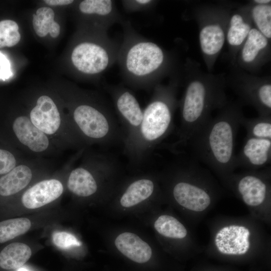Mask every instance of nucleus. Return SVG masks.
Masks as SVG:
<instances>
[{
	"instance_id": "ddd939ff",
	"label": "nucleus",
	"mask_w": 271,
	"mask_h": 271,
	"mask_svg": "<svg viewBox=\"0 0 271 271\" xmlns=\"http://www.w3.org/2000/svg\"><path fill=\"white\" fill-rule=\"evenodd\" d=\"M13 129L19 141L31 151L41 152L48 148L49 141L47 136L36 127L28 117L20 116L16 118Z\"/></svg>"
},
{
	"instance_id": "dca6fc26",
	"label": "nucleus",
	"mask_w": 271,
	"mask_h": 271,
	"mask_svg": "<svg viewBox=\"0 0 271 271\" xmlns=\"http://www.w3.org/2000/svg\"><path fill=\"white\" fill-rule=\"evenodd\" d=\"M67 187L75 195L86 197L95 194L98 184L90 168L81 166L73 170L70 174Z\"/></svg>"
},
{
	"instance_id": "e433bc0d",
	"label": "nucleus",
	"mask_w": 271,
	"mask_h": 271,
	"mask_svg": "<svg viewBox=\"0 0 271 271\" xmlns=\"http://www.w3.org/2000/svg\"><path fill=\"white\" fill-rule=\"evenodd\" d=\"M238 227H239L238 226L232 225V231H234L235 229H238Z\"/></svg>"
},
{
	"instance_id": "9b49d317",
	"label": "nucleus",
	"mask_w": 271,
	"mask_h": 271,
	"mask_svg": "<svg viewBox=\"0 0 271 271\" xmlns=\"http://www.w3.org/2000/svg\"><path fill=\"white\" fill-rule=\"evenodd\" d=\"M78 9L82 14L95 17L103 33L107 34L112 26L122 21L113 1L84 0L79 3Z\"/></svg>"
},
{
	"instance_id": "6ab92c4d",
	"label": "nucleus",
	"mask_w": 271,
	"mask_h": 271,
	"mask_svg": "<svg viewBox=\"0 0 271 271\" xmlns=\"http://www.w3.org/2000/svg\"><path fill=\"white\" fill-rule=\"evenodd\" d=\"M31 255V249L26 244L12 243L0 252V267L5 269L19 268L29 260Z\"/></svg>"
},
{
	"instance_id": "4c0bfd02",
	"label": "nucleus",
	"mask_w": 271,
	"mask_h": 271,
	"mask_svg": "<svg viewBox=\"0 0 271 271\" xmlns=\"http://www.w3.org/2000/svg\"><path fill=\"white\" fill-rule=\"evenodd\" d=\"M215 242V244H216V246L218 247H219L220 246V245H219V242Z\"/></svg>"
},
{
	"instance_id": "c9c22d12",
	"label": "nucleus",
	"mask_w": 271,
	"mask_h": 271,
	"mask_svg": "<svg viewBox=\"0 0 271 271\" xmlns=\"http://www.w3.org/2000/svg\"><path fill=\"white\" fill-rule=\"evenodd\" d=\"M218 249L220 252H221V253H223V251L225 249V248L224 247V246H219V247H218Z\"/></svg>"
},
{
	"instance_id": "aec40b11",
	"label": "nucleus",
	"mask_w": 271,
	"mask_h": 271,
	"mask_svg": "<svg viewBox=\"0 0 271 271\" xmlns=\"http://www.w3.org/2000/svg\"><path fill=\"white\" fill-rule=\"evenodd\" d=\"M199 40L203 52L208 55H213L218 53L224 45V32L219 25L210 24L201 29Z\"/></svg>"
},
{
	"instance_id": "2eb2a0df",
	"label": "nucleus",
	"mask_w": 271,
	"mask_h": 271,
	"mask_svg": "<svg viewBox=\"0 0 271 271\" xmlns=\"http://www.w3.org/2000/svg\"><path fill=\"white\" fill-rule=\"evenodd\" d=\"M260 176L257 174L248 173L240 176L237 180L236 190L248 206H258L266 197L267 185Z\"/></svg>"
},
{
	"instance_id": "cd10ccee",
	"label": "nucleus",
	"mask_w": 271,
	"mask_h": 271,
	"mask_svg": "<svg viewBox=\"0 0 271 271\" xmlns=\"http://www.w3.org/2000/svg\"><path fill=\"white\" fill-rule=\"evenodd\" d=\"M17 23L12 20L0 21V48L12 47L17 45L21 39Z\"/></svg>"
},
{
	"instance_id": "5701e85b",
	"label": "nucleus",
	"mask_w": 271,
	"mask_h": 271,
	"mask_svg": "<svg viewBox=\"0 0 271 271\" xmlns=\"http://www.w3.org/2000/svg\"><path fill=\"white\" fill-rule=\"evenodd\" d=\"M240 125L245 128L246 136L256 139L271 140V117L259 116L251 119L242 116Z\"/></svg>"
},
{
	"instance_id": "393cba45",
	"label": "nucleus",
	"mask_w": 271,
	"mask_h": 271,
	"mask_svg": "<svg viewBox=\"0 0 271 271\" xmlns=\"http://www.w3.org/2000/svg\"><path fill=\"white\" fill-rule=\"evenodd\" d=\"M154 227L160 234L169 238L182 239L187 234L186 229L181 222L167 215L159 216L154 223Z\"/></svg>"
},
{
	"instance_id": "4468645a",
	"label": "nucleus",
	"mask_w": 271,
	"mask_h": 271,
	"mask_svg": "<svg viewBox=\"0 0 271 271\" xmlns=\"http://www.w3.org/2000/svg\"><path fill=\"white\" fill-rule=\"evenodd\" d=\"M117 249L131 261L144 264L151 258L152 250L150 246L137 234L123 232L115 240Z\"/></svg>"
},
{
	"instance_id": "a211bd4d",
	"label": "nucleus",
	"mask_w": 271,
	"mask_h": 271,
	"mask_svg": "<svg viewBox=\"0 0 271 271\" xmlns=\"http://www.w3.org/2000/svg\"><path fill=\"white\" fill-rule=\"evenodd\" d=\"M32 178L29 167L20 165L0 178V195L8 196L17 193L25 188Z\"/></svg>"
},
{
	"instance_id": "bb28decb",
	"label": "nucleus",
	"mask_w": 271,
	"mask_h": 271,
	"mask_svg": "<svg viewBox=\"0 0 271 271\" xmlns=\"http://www.w3.org/2000/svg\"><path fill=\"white\" fill-rule=\"evenodd\" d=\"M252 16L258 30L267 39L271 38V7L257 5L252 10Z\"/></svg>"
},
{
	"instance_id": "4be33fe9",
	"label": "nucleus",
	"mask_w": 271,
	"mask_h": 271,
	"mask_svg": "<svg viewBox=\"0 0 271 271\" xmlns=\"http://www.w3.org/2000/svg\"><path fill=\"white\" fill-rule=\"evenodd\" d=\"M268 44L267 39L257 29H251L241 51V58L246 63L254 61L259 52Z\"/></svg>"
},
{
	"instance_id": "7c9ffc66",
	"label": "nucleus",
	"mask_w": 271,
	"mask_h": 271,
	"mask_svg": "<svg viewBox=\"0 0 271 271\" xmlns=\"http://www.w3.org/2000/svg\"><path fill=\"white\" fill-rule=\"evenodd\" d=\"M16 160L9 151L0 149V175L6 174L14 168Z\"/></svg>"
},
{
	"instance_id": "f704fd0d",
	"label": "nucleus",
	"mask_w": 271,
	"mask_h": 271,
	"mask_svg": "<svg viewBox=\"0 0 271 271\" xmlns=\"http://www.w3.org/2000/svg\"><path fill=\"white\" fill-rule=\"evenodd\" d=\"M222 236V231L221 230H220L217 234L216 235L215 238H220Z\"/></svg>"
},
{
	"instance_id": "2f4dec72",
	"label": "nucleus",
	"mask_w": 271,
	"mask_h": 271,
	"mask_svg": "<svg viewBox=\"0 0 271 271\" xmlns=\"http://www.w3.org/2000/svg\"><path fill=\"white\" fill-rule=\"evenodd\" d=\"M13 75L11 63L7 57L0 52V79L5 80Z\"/></svg>"
},
{
	"instance_id": "1a4fd4ad",
	"label": "nucleus",
	"mask_w": 271,
	"mask_h": 271,
	"mask_svg": "<svg viewBox=\"0 0 271 271\" xmlns=\"http://www.w3.org/2000/svg\"><path fill=\"white\" fill-rule=\"evenodd\" d=\"M30 120L46 134H52L59 129L61 117L56 105L51 98L42 95L30 112Z\"/></svg>"
},
{
	"instance_id": "423d86ee",
	"label": "nucleus",
	"mask_w": 271,
	"mask_h": 271,
	"mask_svg": "<svg viewBox=\"0 0 271 271\" xmlns=\"http://www.w3.org/2000/svg\"><path fill=\"white\" fill-rule=\"evenodd\" d=\"M120 45L107 34L102 35L97 42L79 43L72 52V63L82 74H102L116 62Z\"/></svg>"
},
{
	"instance_id": "412c9836",
	"label": "nucleus",
	"mask_w": 271,
	"mask_h": 271,
	"mask_svg": "<svg viewBox=\"0 0 271 271\" xmlns=\"http://www.w3.org/2000/svg\"><path fill=\"white\" fill-rule=\"evenodd\" d=\"M54 12L49 7L38 9L36 14L33 15V26L38 36L45 37L49 34L53 38L57 37L60 31L58 23L54 21Z\"/></svg>"
},
{
	"instance_id": "f257e3e1",
	"label": "nucleus",
	"mask_w": 271,
	"mask_h": 271,
	"mask_svg": "<svg viewBox=\"0 0 271 271\" xmlns=\"http://www.w3.org/2000/svg\"><path fill=\"white\" fill-rule=\"evenodd\" d=\"M236 106L210 118L190 139L194 159L217 171L229 173L235 168V141L242 116Z\"/></svg>"
},
{
	"instance_id": "72a5a7b5",
	"label": "nucleus",
	"mask_w": 271,
	"mask_h": 271,
	"mask_svg": "<svg viewBox=\"0 0 271 271\" xmlns=\"http://www.w3.org/2000/svg\"><path fill=\"white\" fill-rule=\"evenodd\" d=\"M270 1L269 0H256L254 1V2L257 4V5H268L270 3Z\"/></svg>"
},
{
	"instance_id": "9d476101",
	"label": "nucleus",
	"mask_w": 271,
	"mask_h": 271,
	"mask_svg": "<svg viewBox=\"0 0 271 271\" xmlns=\"http://www.w3.org/2000/svg\"><path fill=\"white\" fill-rule=\"evenodd\" d=\"M63 192V186L60 181L45 180L28 189L22 197V202L27 208H39L58 198Z\"/></svg>"
},
{
	"instance_id": "c756f323",
	"label": "nucleus",
	"mask_w": 271,
	"mask_h": 271,
	"mask_svg": "<svg viewBox=\"0 0 271 271\" xmlns=\"http://www.w3.org/2000/svg\"><path fill=\"white\" fill-rule=\"evenodd\" d=\"M121 2L124 10L129 13L147 11L155 4V1L152 0H126Z\"/></svg>"
},
{
	"instance_id": "c85d7f7f",
	"label": "nucleus",
	"mask_w": 271,
	"mask_h": 271,
	"mask_svg": "<svg viewBox=\"0 0 271 271\" xmlns=\"http://www.w3.org/2000/svg\"><path fill=\"white\" fill-rule=\"evenodd\" d=\"M52 240L54 244L58 247L66 249L72 246H78L80 242L71 233L64 231L53 233Z\"/></svg>"
},
{
	"instance_id": "a878e982",
	"label": "nucleus",
	"mask_w": 271,
	"mask_h": 271,
	"mask_svg": "<svg viewBox=\"0 0 271 271\" xmlns=\"http://www.w3.org/2000/svg\"><path fill=\"white\" fill-rule=\"evenodd\" d=\"M250 29V25L244 21L241 15H233L227 34L228 43L233 46L241 45L246 40Z\"/></svg>"
},
{
	"instance_id": "58836bf2",
	"label": "nucleus",
	"mask_w": 271,
	"mask_h": 271,
	"mask_svg": "<svg viewBox=\"0 0 271 271\" xmlns=\"http://www.w3.org/2000/svg\"><path fill=\"white\" fill-rule=\"evenodd\" d=\"M220 239L219 238H215V242H218L219 241Z\"/></svg>"
},
{
	"instance_id": "39448f33",
	"label": "nucleus",
	"mask_w": 271,
	"mask_h": 271,
	"mask_svg": "<svg viewBox=\"0 0 271 271\" xmlns=\"http://www.w3.org/2000/svg\"><path fill=\"white\" fill-rule=\"evenodd\" d=\"M77 128L86 140L106 147L122 144L123 133L115 112L107 101L82 102L73 111Z\"/></svg>"
},
{
	"instance_id": "473e14b6",
	"label": "nucleus",
	"mask_w": 271,
	"mask_h": 271,
	"mask_svg": "<svg viewBox=\"0 0 271 271\" xmlns=\"http://www.w3.org/2000/svg\"><path fill=\"white\" fill-rule=\"evenodd\" d=\"M46 4L50 6H62L70 5L74 2L73 0H45Z\"/></svg>"
},
{
	"instance_id": "f3484780",
	"label": "nucleus",
	"mask_w": 271,
	"mask_h": 271,
	"mask_svg": "<svg viewBox=\"0 0 271 271\" xmlns=\"http://www.w3.org/2000/svg\"><path fill=\"white\" fill-rule=\"evenodd\" d=\"M152 179L142 178L128 184L120 197L119 202L124 207L135 206L151 197L155 190Z\"/></svg>"
},
{
	"instance_id": "7ed1b4c3",
	"label": "nucleus",
	"mask_w": 271,
	"mask_h": 271,
	"mask_svg": "<svg viewBox=\"0 0 271 271\" xmlns=\"http://www.w3.org/2000/svg\"><path fill=\"white\" fill-rule=\"evenodd\" d=\"M173 85L154 87L153 95L144 109L139 130L124 153L129 164H143L156 147L174 128V114L177 105Z\"/></svg>"
},
{
	"instance_id": "b1692460",
	"label": "nucleus",
	"mask_w": 271,
	"mask_h": 271,
	"mask_svg": "<svg viewBox=\"0 0 271 271\" xmlns=\"http://www.w3.org/2000/svg\"><path fill=\"white\" fill-rule=\"evenodd\" d=\"M30 220L20 217L0 222V243L14 239L26 233L31 228Z\"/></svg>"
},
{
	"instance_id": "20e7f679",
	"label": "nucleus",
	"mask_w": 271,
	"mask_h": 271,
	"mask_svg": "<svg viewBox=\"0 0 271 271\" xmlns=\"http://www.w3.org/2000/svg\"><path fill=\"white\" fill-rule=\"evenodd\" d=\"M222 94L218 89L212 88L199 80L191 81L187 86L181 103V122L178 140L172 148L186 146L191 137L210 119L213 107L222 104Z\"/></svg>"
},
{
	"instance_id": "ea45409f",
	"label": "nucleus",
	"mask_w": 271,
	"mask_h": 271,
	"mask_svg": "<svg viewBox=\"0 0 271 271\" xmlns=\"http://www.w3.org/2000/svg\"><path fill=\"white\" fill-rule=\"evenodd\" d=\"M19 271H27V270L26 269H23L20 270Z\"/></svg>"
},
{
	"instance_id": "6e6552de",
	"label": "nucleus",
	"mask_w": 271,
	"mask_h": 271,
	"mask_svg": "<svg viewBox=\"0 0 271 271\" xmlns=\"http://www.w3.org/2000/svg\"><path fill=\"white\" fill-rule=\"evenodd\" d=\"M271 140L260 139L246 136L244 143L235 158V168L241 166L258 169L270 164Z\"/></svg>"
},
{
	"instance_id": "f03ea898",
	"label": "nucleus",
	"mask_w": 271,
	"mask_h": 271,
	"mask_svg": "<svg viewBox=\"0 0 271 271\" xmlns=\"http://www.w3.org/2000/svg\"><path fill=\"white\" fill-rule=\"evenodd\" d=\"M123 30L116 62L126 85L134 89L155 87L166 64L164 50L156 43L138 34L127 21L121 22Z\"/></svg>"
},
{
	"instance_id": "f8f14e48",
	"label": "nucleus",
	"mask_w": 271,
	"mask_h": 271,
	"mask_svg": "<svg viewBox=\"0 0 271 271\" xmlns=\"http://www.w3.org/2000/svg\"><path fill=\"white\" fill-rule=\"evenodd\" d=\"M189 180H179L172 189L175 201L181 206L193 210L196 206H204L206 208L211 203V197L204 188Z\"/></svg>"
},
{
	"instance_id": "0eeeda50",
	"label": "nucleus",
	"mask_w": 271,
	"mask_h": 271,
	"mask_svg": "<svg viewBox=\"0 0 271 271\" xmlns=\"http://www.w3.org/2000/svg\"><path fill=\"white\" fill-rule=\"evenodd\" d=\"M123 135V152L131 144L142 122L143 109L131 90L120 85H106Z\"/></svg>"
}]
</instances>
